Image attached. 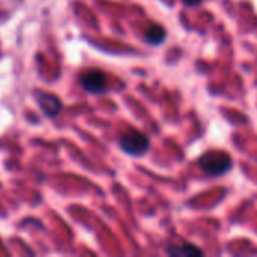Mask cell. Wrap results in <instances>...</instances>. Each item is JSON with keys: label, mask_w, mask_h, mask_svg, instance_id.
I'll list each match as a JSON object with an SVG mask.
<instances>
[{"label": "cell", "mask_w": 257, "mask_h": 257, "mask_svg": "<svg viewBox=\"0 0 257 257\" xmlns=\"http://www.w3.org/2000/svg\"><path fill=\"white\" fill-rule=\"evenodd\" d=\"M167 38V32L163 26L158 24H152L151 27H148L146 33H145V41L151 45H161L164 42V39Z\"/></svg>", "instance_id": "cell-6"}, {"label": "cell", "mask_w": 257, "mask_h": 257, "mask_svg": "<svg viewBox=\"0 0 257 257\" xmlns=\"http://www.w3.org/2000/svg\"><path fill=\"white\" fill-rule=\"evenodd\" d=\"M38 101H39V105L44 110V113L50 117H54L56 114H59V111L62 108L60 99L51 93H38Z\"/></svg>", "instance_id": "cell-4"}, {"label": "cell", "mask_w": 257, "mask_h": 257, "mask_svg": "<svg viewBox=\"0 0 257 257\" xmlns=\"http://www.w3.org/2000/svg\"><path fill=\"white\" fill-rule=\"evenodd\" d=\"M187 6H199L203 0H182Z\"/></svg>", "instance_id": "cell-7"}, {"label": "cell", "mask_w": 257, "mask_h": 257, "mask_svg": "<svg viewBox=\"0 0 257 257\" xmlns=\"http://www.w3.org/2000/svg\"><path fill=\"white\" fill-rule=\"evenodd\" d=\"M81 86L89 93H101L107 87V77L104 72L93 69L81 75Z\"/></svg>", "instance_id": "cell-3"}, {"label": "cell", "mask_w": 257, "mask_h": 257, "mask_svg": "<svg viewBox=\"0 0 257 257\" xmlns=\"http://www.w3.org/2000/svg\"><path fill=\"white\" fill-rule=\"evenodd\" d=\"M199 166L205 173L211 176H220L227 173L232 169L233 163L232 158L224 152H211L199 160Z\"/></svg>", "instance_id": "cell-2"}, {"label": "cell", "mask_w": 257, "mask_h": 257, "mask_svg": "<svg viewBox=\"0 0 257 257\" xmlns=\"http://www.w3.org/2000/svg\"><path fill=\"white\" fill-rule=\"evenodd\" d=\"M167 253L170 256L176 257L203 256V251L199 247H196L194 244H190V242H185V244H181V245H170L167 248Z\"/></svg>", "instance_id": "cell-5"}, {"label": "cell", "mask_w": 257, "mask_h": 257, "mask_svg": "<svg viewBox=\"0 0 257 257\" xmlns=\"http://www.w3.org/2000/svg\"><path fill=\"white\" fill-rule=\"evenodd\" d=\"M119 146L125 154L131 157H142L149 151L151 142L146 134L137 130H131L119 139Z\"/></svg>", "instance_id": "cell-1"}]
</instances>
